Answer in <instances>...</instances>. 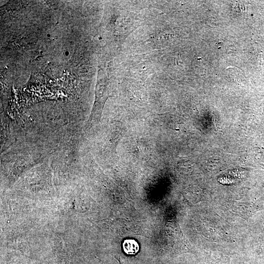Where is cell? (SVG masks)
<instances>
[{
    "mask_svg": "<svg viewBox=\"0 0 264 264\" xmlns=\"http://www.w3.org/2000/svg\"><path fill=\"white\" fill-rule=\"evenodd\" d=\"M124 252L129 255H133L137 253L139 249L138 242L133 239H126L122 244Z\"/></svg>",
    "mask_w": 264,
    "mask_h": 264,
    "instance_id": "6da1fadb",
    "label": "cell"
},
{
    "mask_svg": "<svg viewBox=\"0 0 264 264\" xmlns=\"http://www.w3.org/2000/svg\"><path fill=\"white\" fill-rule=\"evenodd\" d=\"M69 53L68 51H66L64 54L66 55V56H68L69 55Z\"/></svg>",
    "mask_w": 264,
    "mask_h": 264,
    "instance_id": "7a4b0ae2",
    "label": "cell"
},
{
    "mask_svg": "<svg viewBox=\"0 0 264 264\" xmlns=\"http://www.w3.org/2000/svg\"><path fill=\"white\" fill-rule=\"evenodd\" d=\"M47 36L48 37H49L50 36V35L48 34L47 35Z\"/></svg>",
    "mask_w": 264,
    "mask_h": 264,
    "instance_id": "3957f363",
    "label": "cell"
}]
</instances>
